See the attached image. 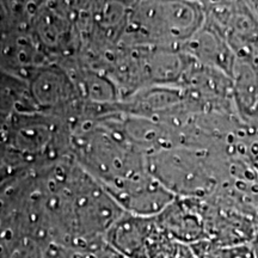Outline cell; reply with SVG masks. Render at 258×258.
<instances>
[{"label": "cell", "instance_id": "4", "mask_svg": "<svg viewBox=\"0 0 258 258\" xmlns=\"http://www.w3.org/2000/svg\"><path fill=\"white\" fill-rule=\"evenodd\" d=\"M231 79L238 115L258 124V57L237 59Z\"/></svg>", "mask_w": 258, "mask_h": 258}, {"label": "cell", "instance_id": "2", "mask_svg": "<svg viewBox=\"0 0 258 258\" xmlns=\"http://www.w3.org/2000/svg\"><path fill=\"white\" fill-rule=\"evenodd\" d=\"M151 175L178 198H201L217 184L214 164L202 150L173 147L159 151Z\"/></svg>", "mask_w": 258, "mask_h": 258}, {"label": "cell", "instance_id": "1", "mask_svg": "<svg viewBox=\"0 0 258 258\" xmlns=\"http://www.w3.org/2000/svg\"><path fill=\"white\" fill-rule=\"evenodd\" d=\"M135 9L141 36L158 48L180 50L205 24L203 3H144Z\"/></svg>", "mask_w": 258, "mask_h": 258}, {"label": "cell", "instance_id": "3", "mask_svg": "<svg viewBox=\"0 0 258 258\" xmlns=\"http://www.w3.org/2000/svg\"><path fill=\"white\" fill-rule=\"evenodd\" d=\"M180 50L199 64L212 67L227 74L230 78L232 77L237 57L224 38L205 25L183 44Z\"/></svg>", "mask_w": 258, "mask_h": 258}]
</instances>
